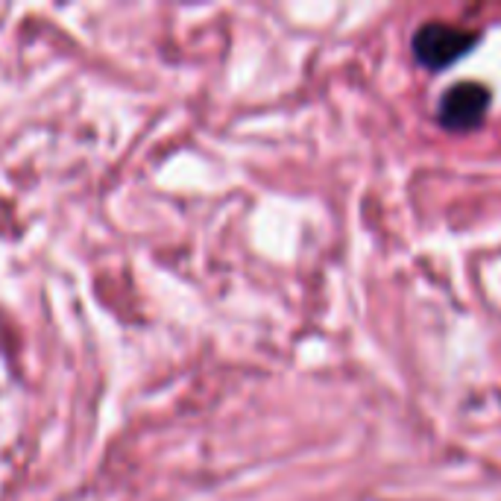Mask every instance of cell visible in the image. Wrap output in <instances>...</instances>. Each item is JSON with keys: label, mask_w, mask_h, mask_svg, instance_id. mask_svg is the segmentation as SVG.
<instances>
[{"label": "cell", "mask_w": 501, "mask_h": 501, "mask_svg": "<svg viewBox=\"0 0 501 501\" xmlns=\"http://www.w3.org/2000/svg\"><path fill=\"white\" fill-rule=\"evenodd\" d=\"M478 33L466 30V27H455L446 21H428L413 33V56L419 65L431 67V71H442V67L455 65L458 59L478 44Z\"/></svg>", "instance_id": "obj_1"}, {"label": "cell", "mask_w": 501, "mask_h": 501, "mask_svg": "<svg viewBox=\"0 0 501 501\" xmlns=\"http://www.w3.org/2000/svg\"><path fill=\"white\" fill-rule=\"evenodd\" d=\"M489 109V89L481 82H458L440 98L437 121L451 132H469L481 127Z\"/></svg>", "instance_id": "obj_2"}]
</instances>
